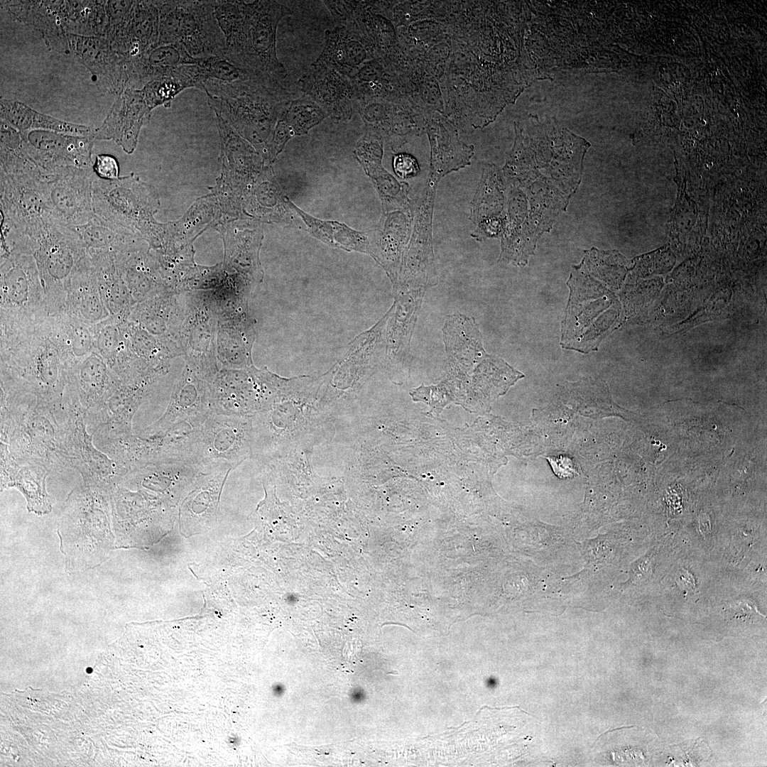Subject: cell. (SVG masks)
<instances>
[{"label":"cell","mask_w":767,"mask_h":767,"mask_svg":"<svg viewBox=\"0 0 767 767\" xmlns=\"http://www.w3.org/2000/svg\"><path fill=\"white\" fill-rule=\"evenodd\" d=\"M506 217L499 216L481 221L471 233V236L478 241L489 238L499 237L505 228Z\"/></svg>","instance_id":"f6af8a7d"},{"label":"cell","mask_w":767,"mask_h":767,"mask_svg":"<svg viewBox=\"0 0 767 767\" xmlns=\"http://www.w3.org/2000/svg\"><path fill=\"white\" fill-rule=\"evenodd\" d=\"M67 344L76 366L94 350L91 327L65 312Z\"/></svg>","instance_id":"7bdbcfd3"},{"label":"cell","mask_w":767,"mask_h":767,"mask_svg":"<svg viewBox=\"0 0 767 767\" xmlns=\"http://www.w3.org/2000/svg\"><path fill=\"white\" fill-rule=\"evenodd\" d=\"M92 170L98 178L103 180H114L120 178L118 161L110 154L96 155Z\"/></svg>","instance_id":"bcb514c9"},{"label":"cell","mask_w":767,"mask_h":767,"mask_svg":"<svg viewBox=\"0 0 767 767\" xmlns=\"http://www.w3.org/2000/svg\"><path fill=\"white\" fill-rule=\"evenodd\" d=\"M4 5L13 18L38 29L50 48L68 52V34L60 17V1H9Z\"/></svg>","instance_id":"d6a6232c"},{"label":"cell","mask_w":767,"mask_h":767,"mask_svg":"<svg viewBox=\"0 0 767 767\" xmlns=\"http://www.w3.org/2000/svg\"><path fill=\"white\" fill-rule=\"evenodd\" d=\"M69 494L58 528L65 569L70 572L94 567L113 547L110 490L90 478Z\"/></svg>","instance_id":"3957f363"},{"label":"cell","mask_w":767,"mask_h":767,"mask_svg":"<svg viewBox=\"0 0 767 767\" xmlns=\"http://www.w3.org/2000/svg\"><path fill=\"white\" fill-rule=\"evenodd\" d=\"M60 412L70 467L111 490L129 471L94 445L86 411L72 387L67 388Z\"/></svg>","instance_id":"30bf717a"},{"label":"cell","mask_w":767,"mask_h":767,"mask_svg":"<svg viewBox=\"0 0 767 767\" xmlns=\"http://www.w3.org/2000/svg\"><path fill=\"white\" fill-rule=\"evenodd\" d=\"M215 16L226 41V53L235 50L244 35L246 1L214 0Z\"/></svg>","instance_id":"60d3db41"},{"label":"cell","mask_w":767,"mask_h":767,"mask_svg":"<svg viewBox=\"0 0 767 767\" xmlns=\"http://www.w3.org/2000/svg\"><path fill=\"white\" fill-rule=\"evenodd\" d=\"M299 84L303 94L336 121H348L359 111L360 104L350 77L332 67L315 61Z\"/></svg>","instance_id":"44dd1931"},{"label":"cell","mask_w":767,"mask_h":767,"mask_svg":"<svg viewBox=\"0 0 767 767\" xmlns=\"http://www.w3.org/2000/svg\"><path fill=\"white\" fill-rule=\"evenodd\" d=\"M393 170L401 179H408L418 175L419 165L415 157L406 153L396 154L393 160Z\"/></svg>","instance_id":"7dc6e473"},{"label":"cell","mask_w":767,"mask_h":767,"mask_svg":"<svg viewBox=\"0 0 767 767\" xmlns=\"http://www.w3.org/2000/svg\"><path fill=\"white\" fill-rule=\"evenodd\" d=\"M159 13L154 1H135L128 21L111 43L113 48L135 65L157 45Z\"/></svg>","instance_id":"f546056e"},{"label":"cell","mask_w":767,"mask_h":767,"mask_svg":"<svg viewBox=\"0 0 767 767\" xmlns=\"http://www.w3.org/2000/svg\"><path fill=\"white\" fill-rule=\"evenodd\" d=\"M27 153L44 176L70 168H92L94 136L36 130L21 133Z\"/></svg>","instance_id":"ac0fdd59"},{"label":"cell","mask_w":767,"mask_h":767,"mask_svg":"<svg viewBox=\"0 0 767 767\" xmlns=\"http://www.w3.org/2000/svg\"><path fill=\"white\" fill-rule=\"evenodd\" d=\"M50 472L41 463H19L6 451L1 450V491L17 489L24 496L30 512L44 515L51 511L52 502L45 489Z\"/></svg>","instance_id":"f1b7e54d"},{"label":"cell","mask_w":767,"mask_h":767,"mask_svg":"<svg viewBox=\"0 0 767 767\" xmlns=\"http://www.w3.org/2000/svg\"><path fill=\"white\" fill-rule=\"evenodd\" d=\"M363 697H364V695H363L362 692L360 691V690H357V691L354 690V691L352 692V699L354 701H360V700H361L363 699Z\"/></svg>","instance_id":"f907efd6"},{"label":"cell","mask_w":767,"mask_h":767,"mask_svg":"<svg viewBox=\"0 0 767 767\" xmlns=\"http://www.w3.org/2000/svg\"><path fill=\"white\" fill-rule=\"evenodd\" d=\"M210 383L197 370L185 364L165 412L157 421L141 432L148 434L164 432L182 421L207 415L211 411Z\"/></svg>","instance_id":"cb8c5ba5"},{"label":"cell","mask_w":767,"mask_h":767,"mask_svg":"<svg viewBox=\"0 0 767 767\" xmlns=\"http://www.w3.org/2000/svg\"><path fill=\"white\" fill-rule=\"evenodd\" d=\"M68 51L109 93L116 97L133 88L130 64L105 38L68 34Z\"/></svg>","instance_id":"ffe728a7"},{"label":"cell","mask_w":767,"mask_h":767,"mask_svg":"<svg viewBox=\"0 0 767 767\" xmlns=\"http://www.w3.org/2000/svg\"><path fill=\"white\" fill-rule=\"evenodd\" d=\"M217 307L211 290L187 292L180 345L185 364L212 382L219 371L216 355Z\"/></svg>","instance_id":"4fadbf2b"},{"label":"cell","mask_w":767,"mask_h":767,"mask_svg":"<svg viewBox=\"0 0 767 767\" xmlns=\"http://www.w3.org/2000/svg\"><path fill=\"white\" fill-rule=\"evenodd\" d=\"M328 117L309 96L303 94L283 102L275 129L288 139L306 134L312 127Z\"/></svg>","instance_id":"74e56055"},{"label":"cell","mask_w":767,"mask_h":767,"mask_svg":"<svg viewBox=\"0 0 767 767\" xmlns=\"http://www.w3.org/2000/svg\"><path fill=\"white\" fill-rule=\"evenodd\" d=\"M423 119L430 148L428 181L438 184L446 175L471 164L474 146L460 140L457 129L445 115L432 111Z\"/></svg>","instance_id":"7402d4cb"},{"label":"cell","mask_w":767,"mask_h":767,"mask_svg":"<svg viewBox=\"0 0 767 767\" xmlns=\"http://www.w3.org/2000/svg\"><path fill=\"white\" fill-rule=\"evenodd\" d=\"M120 317L111 315L90 326L94 335V350L105 359L110 368L126 344L119 326Z\"/></svg>","instance_id":"b9f144b4"},{"label":"cell","mask_w":767,"mask_h":767,"mask_svg":"<svg viewBox=\"0 0 767 767\" xmlns=\"http://www.w3.org/2000/svg\"><path fill=\"white\" fill-rule=\"evenodd\" d=\"M552 469L559 477H569L574 476L576 470L572 460L567 457H548Z\"/></svg>","instance_id":"c3c4849f"},{"label":"cell","mask_w":767,"mask_h":767,"mask_svg":"<svg viewBox=\"0 0 767 767\" xmlns=\"http://www.w3.org/2000/svg\"><path fill=\"white\" fill-rule=\"evenodd\" d=\"M286 202L301 217L311 233L325 243L347 251L370 254L372 230L358 232L337 222L322 221L304 212L288 199Z\"/></svg>","instance_id":"8d00e7d4"},{"label":"cell","mask_w":767,"mask_h":767,"mask_svg":"<svg viewBox=\"0 0 767 767\" xmlns=\"http://www.w3.org/2000/svg\"><path fill=\"white\" fill-rule=\"evenodd\" d=\"M74 228L89 259L116 258L118 254L138 246L134 235L129 229L95 214L87 223Z\"/></svg>","instance_id":"e575fe53"},{"label":"cell","mask_w":767,"mask_h":767,"mask_svg":"<svg viewBox=\"0 0 767 767\" xmlns=\"http://www.w3.org/2000/svg\"><path fill=\"white\" fill-rule=\"evenodd\" d=\"M59 406L15 389L1 391V450L19 463L70 467Z\"/></svg>","instance_id":"7a4b0ae2"},{"label":"cell","mask_w":767,"mask_h":767,"mask_svg":"<svg viewBox=\"0 0 767 767\" xmlns=\"http://www.w3.org/2000/svg\"><path fill=\"white\" fill-rule=\"evenodd\" d=\"M151 111L140 89L128 88L116 97L102 124L93 131L94 138L113 141L131 153Z\"/></svg>","instance_id":"603a6c76"},{"label":"cell","mask_w":767,"mask_h":767,"mask_svg":"<svg viewBox=\"0 0 767 767\" xmlns=\"http://www.w3.org/2000/svg\"><path fill=\"white\" fill-rule=\"evenodd\" d=\"M154 1L159 13L156 46L179 45L197 60L225 57L226 41L215 16L214 0Z\"/></svg>","instance_id":"52a82bcc"},{"label":"cell","mask_w":767,"mask_h":767,"mask_svg":"<svg viewBox=\"0 0 767 767\" xmlns=\"http://www.w3.org/2000/svg\"><path fill=\"white\" fill-rule=\"evenodd\" d=\"M186 297L187 292L162 291L135 304L128 319L156 337L175 357L182 356Z\"/></svg>","instance_id":"d6986e66"},{"label":"cell","mask_w":767,"mask_h":767,"mask_svg":"<svg viewBox=\"0 0 767 767\" xmlns=\"http://www.w3.org/2000/svg\"><path fill=\"white\" fill-rule=\"evenodd\" d=\"M0 173L1 229L21 231L49 216L41 172Z\"/></svg>","instance_id":"2e32d148"},{"label":"cell","mask_w":767,"mask_h":767,"mask_svg":"<svg viewBox=\"0 0 767 767\" xmlns=\"http://www.w3.org/2000/svg\"><path fill=\"white\" fill-rule=\"evenodd\" d=\"M384 139L366 130L357 143L354 154L377 190L384 213L411 207L409 185L398 181L382 165Z\"/></svg>","instance_id":"d4e9b609"},{"label":"cell","mask_w":767,"mask_h":767,"mask_svg":"<svg viewBox=\"0 0 767 767\" xmlns=\"http://www.w3.org/2000/svg\"><path fill=\"white\" fill-rule=\"evenodd\" d=\"M252 455V417L217 413L206 416L195 444L192 462L204 472L235 469Z\"/></svg>","instance_id":"8fae6325"},{"label":"cell","mask_w":767,"mask_h":767,"mask_svg":"<svg viewBox=\"0 0 767 767\" xmlns=\"http://www.w3.org/2000/svg\"><path fill=\"white\" fill-rule=\"evenodd\" d=\"M47 295L32 254L1 253V326L28 325L49 315Z\"/></svg>","instance_id":"ba28073f"},{"label":"cell","mask_w":767,"mask_h":767,"mask_svg":"<svg viewBox=\"0 0 767 767\" xmlns=\"http://www.w3.org/2000/svg\"><path fill=\"white\" fill-rule=\"evenodd\" d=\"M1 334V378L52 406L60 405L75 368L64 314L49 315Z\"/></svg>","instance_id":"6da1fadb"},{"label":"cell","mask_w":767,"mask_h":767,"mask_svg":"<svg viewBox=\"0 0 767 767\" xmlns=\"http://www.w3.org/2000/svg\"><path fill=\"white\" fill-rule=\"evenodd\" d=\"M412 207L384 213L379 226L372 230L371 255L383 267L392 285L397 282L402 259L413 229Z\"/></svg>","instance_id":"4316f807"},{"label":"cell","mask_w":767,"mask_h":767,"mask_svg":"<svg viewBox=\"0 0 767 767\" xmlns=\"http://www.w3.org/2000/svg\"><path fill=\"white\" fill-rule=\"evenodd\" d=\"M198 60L190 56L180 45L167 44L151 50L140 61L138 72L142 87L151 80L170 76L180 67L195 64Z\"/></svg>","instance_id":"ab89813d"},{"label":"cell","mask_w":767,"mask_h":767,"mask_svg":"<svg viewBox=\"0 0 767 767\" xmlns=\"http://www.w3.org/2000/svg\"><path fill=\"white\" fill-rule=\"evenodd\" d=\"M92 168H70L45 176L48 213L67 227L87 223L94 215Z\"/></svg>","instance_id":"e0dca14e"},{"label":"cell","mask_w":767,"mask_h":767,"mask_svg":"<svg viewBox=\"0 0 767 767\" xmlns=\"http://www.w3.org/2000/svg\"><path fill=\"white\" fill-rule=\"evenodd\" d=\"M291 10L277 1H246V24L238 47L225 57L271 89L288 94V72L276 53V33Z\"/></svg>","instance_id":"8992f818"},{"label":"cell","mask_w":767,"mask_h":767,"mask_svg":"<svg viewBox=\"0 0 767 767\" xmlns=\"http://www.w3.org/2000/svg\"><path fill=\"white\" fill-rule=\"evenodd\" d=\"M284 692V686L281 684H276L273 686V693L276 696H281Z\"/></svg>","instance_id":"681fc988"},{"label":"cell","mask_w":767,"mask_h":767,"mask_svg":"<svg viewBox=\"0 0 767 767\" xmlns=\"http://www.w3.org/2000/svg\"><path fill=\"white\" fill-rule=\"evenodd\" d=\"M426 290H409L393 293L395 302L389 310L386 327V354L391 359L403 361L409 354L410 341Z\"/></svg>","instance_id":"1f68e13d"},{"label":"cell","mask_w":767,"mask_h":767,"mask_svg":"<svg viewBox=\"0 0 767 767\" xmlns=\"http://www.w3.org/2000/svg\"><path fill=\"white\" fill-rule=\"evenodd\" d=\"M170 367H161L121 382L95 414L87 418L97 440L119 437L133 433L132 419L139 407L153 394Z\"/></svg>","instance_id":"9a60e30c"},{"label":"cell","mask_w":767,"mask_h":767,"mask_svg":"<svg viewBox=\"0 0 767 767\" xmlns=\"http://www.w3.org/2000/svg\"><path fill=\"white\" fill-rule=\"evenodd\" d=\"M202 91L215 114L263 151L271 139L283 102L290 99L256 79L206 82Z\"/></svg>","instance_id":"5b68a950"},{"label":"cell","mask_w":767,"mask_h":767,"mask_svg":"<svg viewBox=\"0 0 767 767\" xmlns=\"http://www.w3.org/2000/svg\"><path fill=\"white\" fill-rule=\"evenodd\" d=\"M504 187L500 172L494 165L484 167L482 177L472 200L469 219L474 224L501 216L504 205Z\"/></svg>","instance_id":"f35d334b"},{"label":"cell","mask_w":767,"mask_h":767,"mask_svg":"<svg viewBox=\"0 0 767 767\" xmlns=\"http://www.w3.org/2000/svg\"><path fill=\"white\" fill-rule=\"evenodd\" d=\"M372 58L371 49L358 31L337 25L325 31L322 50L315 62L351 77Z\"/></svg>","instance_id":"4dcf8cb0"},{"label":"cell","mask_w":767,"mask_h":767,"mask_svg":"<svg viewBox=\"0 0 767 767\" xmlns=\"http://www.w3.org/2000/svg\"><path fill=\"white\" fill-rule=\"evenodd\" d=\"M216 355L222 369H243L253 365L254 321L248 308L217 312Z\"/></svg>","instance_id":"484cf974"},{"label":"cell","mask_w":767,"mask_h":767,"mask_svg":"<svg viewBox=\"0 0 767 767\" xmlns=\"http://www.w3.org/2000/svg\"><path fill=\"white\" fill-rule=\"evenodd\" d=\"M135 1H107V23L102 37L111 43L126 26Z\"/></svg>","instance_id":"ee69618b"},{"label":"cell","mask_w":767,"mask_h":767,"mask_svg":"<svg viewBox=\"0 0 767 767\" xmlns=\"http://www.w3.org/2000/svg\"><path fill=\"white\" fill-rule=\"evenodd\" d=\"M65 312L89 326L111 316L102 295L97 274L92 263L72 281Z\"/></svg>","instance_id":"836d02e7"},{"label":"cell","mask_w":767,"mask_h":767,"mask_svg":"<svg viewBox=\"0 0 767 767\" xmlns=\"http://www.w3.org/2000/svg\"><path fill=\"white\" fill-rule=\"evenodd\" d=\"M10 242L13 251L34 256L50 314L65 312L72 281L91 264L75 229L48 216L22 231L11 232Z\"/></svg>","instance_id":"277c9868"},{"label":"cell","mask_w":767,"mask_h":767,"mask_svg":"<svg viewBox=\"0 0 767 767\" xmlns=\"http://www.w3.org/2000/svg\"><path fill=\"white\" fill-rule=\"evenodd\" d=\"M415 209L413 229L393 292L426 290L437 284L433 245V217L438 184L427 182Z\"/></svg>","instance_id":"5bb4252c"},{"label":"cell","mask_w":767,"mask_h":767,"mask_svg":"<svg viewBox=\"0 0 767 767\" xmlns=\"http://www.w3.org/2000/svg\"><path fill=\"white\" fill-rule=\"evenodd\" d=\"M283 381L267 369H221L210 383L211 410L253 416L281 395Z\"/></svg>","instance_id":"7c38bea8"},{"label":"cell","mask_w":767,"mask_h":767,"mask_svg":"<svg viewBox=\"0 0 767 767\" xmlns=\"http://www.w3.org/2000/svg\"><path fill=\"white\" fill-rule=\"evenodd\" d=\"M0 114L1 119L21 133L45 130L75 136H87L93 134L89 126L58 119L16 100L1 98Z\"/></svg>","instance_id":"d590c367"},{"label":"cell","mask_w":767,"mask_h":767,"mask_svg":"<svg viewBox=\"0 0 767 767\" xmlns=\"http://www.w3.org/2000/svg\"><path fill=\"white\" fill-rule=\"evenodd\" d=\"M69 383L88 418L103 407L121 381L105 359L94 350L76 366Z\"/></svg>","instance_id":"83f0119b"},{"label":"cell","mask_w":767,"mask_h":767,"mask_svg":"<svg viewBox=\"0 0 767 767\" xmlns=\"http://www.w3.org/2000/svg\"><path fill=\"white\" fill-rule=\"evenodd\" d=\"M94 213L128 229H138L151 241L156 239L152 214L156 197L151 189L136 176L106 180L96 175L92 183Z\"/></svg>","instance_id":"9c48e42d"}]
</instances>
